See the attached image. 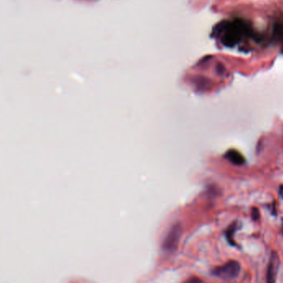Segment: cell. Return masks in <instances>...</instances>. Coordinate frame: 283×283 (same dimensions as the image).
Instances as JSON below:
<instances>
[{"instance_id":"7","label":"cell","mask_w":283,"mask_h":283,"mask_svg":"<svg viewBox=\"0 0 283 283\" xmlns=\"http://www.w3.org/2000/svg\"><path fill=\"white\" fill-rule=\"evenodd\" d=\"M259 209H257V208H254L253 210H252V219L255 220V221H257V220H259Z\"/></svg>"},{"instance_id":"2","label":"cell","mask_w":283,"mask_h":283,"mask_svg":"<svg viewBox=\"0 0 283 283\" xmlns=\"http://www.w3.org/2000/svg\"><path fill=\"white\" fill-rule=\"evenodd\" d=\"M241 271L240 263L237 261H230L223 266L215 267L212 274L216 278L226 281H230L238 278Z\"/></svg>"},{"instance_id":"6","label":"cell","mask_w":283,"mask_h":283,"mask_svg":"<svg viewBox=\"0 0 283 283\" xmlns=\"http://www.w3.org/2000/svg\"><path fill=\"white\" fill-rule=\"evenodd\" d=\"M236 229H237V223H233V224L231 225L230 227H229L228 231H227V234H226L228 242H229L232 245H234V242H233L232 238H233V233L235 232Z\"/></svg>"},{"instance_id":"8","label":"cell","mask_w":283,"mask_h":283,"mask_svg":"<svg viewBox=\"0 0 283 283\" xmlns=\"http://www.w3.org/2000/svg\"><path fill=\"white\" fill-rule=\"evenodd\" d=\"M278 193L280 195L281 198L283 199V186H281L278 189Z\"/></svg>"},{"instance_id":"5","label":"cell","mask_w":283,"mask_h":283,"mask_svg":"<svg viewBox=\"0 0 283 283\" xmlns=\"http://www.w3.org/2000/svg\"><path fill=\"white\" fill-rule=\"evenodd\" d=\"M225 157L228 159V161L235 165H242L245 162V159L241 154L239 153V151H233V150L228 151L226 154Z\"/></svg>"},{"instance_id":"4","label":"cell","mask_w":283,"mask_h":283,"mask_svg":"<svg viewBox=\"0 0 283 283\" xmlns=\"http://www.w3.org/2000/svg\"><path fill=\"white\" fill-rule=\"evenodd\" d=\"M180 236H181L180 225H174V227L170 229V233H168V235L166 238L165 242H164V249L169 251L175 249L176 245L178 244Z\"/></svg>"},{"instance_id":"3","label":"cell","mask_w":283,"mask_h":283,"mask_svg":"<svg viewBox=\"0 0 283 283\" xmlns=\"http://www.w3.org/2000/svg\"><path fill=\"white\" fill-rule=\"evenodd\" d=\"M280 266V259L279 256L276 252H273L271 254L270 261L267 267V282L269 283H275L277 275H278V269Z\"/></svg>"},{"instance_id":"1","label":"cell","mask_w":283,"mask_h":283,"mask_svg":"<svg viewBox=\"0 0 283 283\" xmlns=\"http://www.w3.org/2000/svg\"><path fill=\"white\" fill-rule=\"evenodd\" d=\"M244 22L236 21L233 23H224L218 29L224 45L233 47L236 45L244 34H248V29Z\"/></svg>"}]
</instances>
